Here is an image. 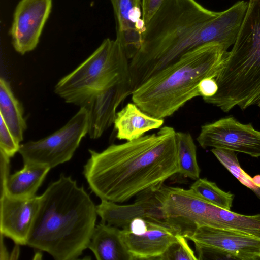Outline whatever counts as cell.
Listing matches in <instances>:
<instances>
[{"label": "cell", "instance_id": "30bf717a", "mask_svg": "<svg viewBox=\"0 0 260 260\" xmlns=\"http://www.w3.org/2000/svg\"><path fill=\"white\" fill-rule=\"evenodd\" d=\"M51 8L52 0H21L18 3L10 29L16 52L23 55L36 48Z\"/></svg>", "mask_w": 260, "mask_h": 260}, {"label": "cell", "instance_id": "8992f818", "mask_svg": "<svg viewBox=\"0 0 260 260\" xmlns=\"http://www.w3.org/2000/svg\"><path fill=\"white\" fill-rule=\"evenodd\" d=\"M239 93L260 100V0H249L236 40L220 71Z\"/></svg>", "mask_w": 260, "mask_h": 260}, {"label": "cell", "instance_id": "603a6c76", "mask_svg": "<svg viewBox=\"0 0 260 260\" xmlns=\"http://www.w3.org/2000/svg\"><path fill=\"white\" fill-rule=\"evenodd\" d=\"M211 151L218 161L241 184L250 189L255 186L252 178L241 168L235 151L222 148H212Z\"/></svg>", "mask_w": 260, "mask_h": 260}, {"label": "cell", "instance_id": "ffe728a7", "mask_svg": "<svg viewBox=\"0 0 260 260\" xmlns=\"http://www.w3.org/2000/svg\"><path fill=\"white\" fill-rule=\"evenodd\" d=\"M208 226L233 230L260 237V214L245 215L213 205Z\"/></svg>", "mask_w": 260, "mask_h": 260}, {"label": "cell", "instance_id": "2e32d148", "mask_svg": "<svg viewBox=\"0 0 260 260\" xmlns=\"http://www.w3.org/2000/svg\"><path fill=\"white\" fill-rule=\"evenodd\" d=\"M164 122L163 119L146 114L133 103H128L117 112L113 124L116 138L129 141L140 138L148 131L161 127Z\"/></svg>", "mask_w": 260, "mask_h": 260}, {"label": "cell", "instance_id": "7402d4cb", "mask_svg": "<svg viewBox=\"0 0 260 260\" xmlns=\"http://www.w3.org/2000/svg\"><path fill=\"white\" fill-rule=\"evenodd\" d=\"M190 189L201 198L221 208L231 210L234 194L219 188L215 182L206 178H199L191 185Z\"/></svg>", "mask_w": 260, "mask_h": 260}, {"label": "cell", "instance_id": "6da1fadb", "mask_svg": "<svg viewBox=\"0 0 260 260\" xmlns=\"http://www.w3.org/2000/svg\"><path fill=\"white\" fill-rule=\"evenodd\" d=\"M248 2L238 1L222 12L196 0H166L146 25L141 46L129 61L133 93L150 77L203 45L234 44Z\"/></svg>", "mask_w": 260, "mask_h": 260}, {"label": "cell", "instance_id": "44dd1931", "mask_svg": "<svg viewBox=\"0 0 260 260\" xmlns=\"http://www.w3.org/2000/svg\"><path fill=\"white\" fill-rule=\"evenodd\" d=\"M178 173L184 177L197 180L200 169L197 161V148L189 133L176 132Z\"/></svg>", "mask_w": 260, "mask_h": 260}, {"label": "cell", "instance_id": "484cf974", "mask_svg": "<svg viewBox=\"0 0 260 260\" xmlns=\"http://www.w3.org/2000/svg\"><path fill=\"white\" fill-rule=\"evenodd\" d=\"M166 0H141L142 18L146 25Z\"/></svg>", "mask_w": 260, "mask_h": 260}, {"label": "cell", "instance_id": "8fae6325", "mask_svg": "<svg viewBox=\"0 0 260 260\" xmlns=\"http://www.w3.org/2000/svg\"><path fill=\"white\" fill-rule=\"evenodd\" d=\"M147 228L139 234L125 229L122 235L132 260L158 259L181 234L175 226L164 219L146 218Z\"/></svg>", "mask_w": 260, "mask_h": 260}, {"label": "cell", "instance_id": "d6986e66", "mask_svg": "<svg viewBox=\"0 0 260 260\" xmlns=\"http://www.w3.org/2000/svg\"><path fill=\"white\" fill-rule=\"evenodd\" d=\"M0 117L15 139L20 143L22 141L27 128L23 109L9 83L2 77L0 79Z\"/></svg>", "mask_w": 260, "mask_h": 260}, {"label": "cell", "instance_id": "ba28073f", "mask_svg": "<svg viewBox=\"0 0 260 260\" xmlns=\"http://www.w3.org/2000/svg\"><path fill=\"white\" fill-rule=\"evenodd\" d=\"M185 237L194 242L198 259L260 260V237L208 226Z\"/></svg>", "mask_w": 260, "mask_h": 260}, {"label": "cell", "instance_id": "7c38bea8", "mask_svg": "<svg viewBox=\"0 0 260 260\" xmlns=\"http://www.w3.org/2000/svg\"><path fill=\"white\" fill-rule=\"evenodd\" d=\"M131 95V83L124 82L100 90L84 102L81 107L89 113L88 134L91 139L100 138L114 123L117 107Z\"/></svg>", "mask_w": 260, "mask_h": 260}, {"label": "cell", "instance_id": "83f0119b", "mask_svg": "<svg viewBox=\"0 0 260 260\" xmlns=\"http://www.w3.org/2000/svg\"><path fill=\"white\" fill-rule=\"evenodd\" d=\"M199 91L202 98H209L217 92L218 87L213 77H208L203 79L199 84Z\"/></svg>", "mask_w": 260, "mask_h": 260}, {"label": "cell", "instance_id": "4fadbf2b", "mask_svg": "<svg viewBox=\"0 0 260 260\" xmlns=\"http://www.w3.org/2000/svg\"><path fill=\"white\" fill-rule=\"evenodd\" d=\"M159 188L140 193L132 204L119 205L101 200L100 204L96 206L101 222L123 229L137 218L164 219L160 202L157 196Z\"/></svg>", "mask_w": 260, "mask_h": 260}, {"label": "cell", "instance_id": "4dcf8cb0", "mask_svg": "<svg viewBox=\"0 0 260 260\" xmlns=\"http://www.w3.org/2000/svg\"><path fill=\"white\" fill-rule=\"evenodd\" d=\"M260 199V187L255 186L251 189Z\"/></svg>", "mask_w": 260, "mask_h": 260}, {"label": "cell", "instance_id": "cb8c5ba5", "mask_svg": "<svg viewBox=\"0 0 260 260\" xmlns=\"http://www.w3.org/2000/svg\"><path fill=\"white\" fill-rule=\"evenodd\" d=\"M186 238L179 234L159 260H197L198 257L190 247Z\"/></svg>", "mask_w": 260, "mask_h": 260}, {"label": "cell", "instance_id": "5b68a950", "mask_svg": "<svg viewBox=\"0 0 260 260\" xmlns=\"http://www.w3.org/2000/svg\"><path fill=\"white\" fill-rule=\"evenodd\" d=\"M128 60L117 40L106 39L86 59L60 79L54 92L66 103L80 107L100 90L121 83H131Z\"/></svg>", "mask_w": 260, "mask_h": 260}, {"label": "cell", "instance_id": "9c48e42d", "mask_svg": "<svg viewBox=\"0 0 260 260\" xmlns=\"http://www.w3.org/2000/svg\"><path fill=\"white\" fill-rule=\"evenodd\" d=\"M197 140L204 149H225L260 157V131L232 116L202 125Z\"/></svg>", "mask_w": 260, "mask_h": 260}, {"label": "cell", "instance_id": "d4e9b609", "mask_svg": "<svg viewBox=\"0 0 260 260\" xmlns=\"http://www.w3.org/2000/svg\"><path fill=\"white\" fill-rule=\"evenodd\" d=\"M0 151L9 157H13L19 151L20 144L0 117Z\"/></svg>", "mask_w": 260, "mask_h": 260}, {"label": "cell", "instance_id": "3957f363", "mask_svg": "<svg viewBox=\"0 0 260 260\" xmlns=\"http://www.w3.org/2000/svg\"><path fill=\"white\" fill-rule=\"evenodd\" d=\"M96 206L83 186L61 174L39 196V203L26 245L56 260L81 255L95 226Z\"/></svg>", "mask_w": 260, "mask_h": 260}, {"label": "cell", "instance_id": "9a60e30c", "mask_svg": "<svg viewBox=\"0 0 260 260\" xmlns=\"http://www.w3.org/2000/svg\"><path fill=\"white\" fill-rule=\"evenodd\" d=\"M116 22V40L131 60L141 46L146 25L142 18L141 0H110Z\"/></svg>", "mask_w": 260, "mask_h": 260}, {"label": "cell", "instance_id": "7a4b0ae2", "mask_svg": "<svg viewBox=\"0 0 260 260\" xmlns=\"http://www.w3.org/2000/svg\"><path fill=\"white\" fill-rule=\"evenodd\" d=\"M89 152L83 173L91 191L101 200L123 203L160 187L179 172L176 132L170 126L112 144L100 152Z\"/></svg>", "mask_w": 260, "mask_h": 260}, {"label": "cell", "instance_id": "f546056e", "mask_svg": "<svg viewBox=\"0 0 260 260\" xmlns=\"http://www.w3.org/2000/svg\"><path fill=\"white\" fill-rule=\"evenodd\" d=\"M252 180L255 186L260 187V175L255 176L252 178Z\"/></svg>", "mask_w": 260, "mask_h": 260}, {"label": "cell", "instance_id": "277c9868", "mask_svg": "<svg viewBox=\"0 0 260 260\" xmlns=\"http://www.w3.org/2000/svg\"><path fill=\"white\" fill-rule=\"evenodd\" d=\"M221 44L211 43L184 54L150 77L132 94L142 111L163 119L174 114L188 101L200 96L199 84L215 78L227 53Z\"/></svg>", "mask_w": 260, "mask_h": 260}, {"label": "cell", "instance_id": "5bb4252c", "mask_svg": "<svg viewBox=\"0 0 260 260\" xmlns=\"http://www.w3.org/2000/svg\"><path fill=\"white\" fill-rule=\"evenodd\" d=\"M0 232L16 245H26L36 214L39 196L17 199L6 194L0 197Z\"/></svg>", "mask_w": 260, "mask_h": 260}, {"label": "cell", "instance_id": "52a82bcc", "mask_svg": "<svg viewBox=\"0 0 260 260\" xmlns=\"http://www.w3.org/2000/svg\"><path fill=\"white\" fill-rule=\"evenodd\" d=\"M88 129V111L81 107L62 127L44 138L20 144L18 152L24 164L51 169L72 158Z\"/></svg>", "mask_w": 260, "mask_h": 260}, {"label": "cell", "instance_id": "4316f807", "mask_svg": "<svg viewBox=\"0 0 260 260\" xmlns=\"http://www.w3.org/2000/svg\"><path fill=\"white\" fill-rule=\"evenodd\" d=\"M10 158L0 151V197L5 192L6 183L10 176Z\"/></svg>", "mask_w": 260, "mask_h": 260}, {"label": "cell", "instance_id": "f1b7e54d", "mask_svg": "<svg viewBox=\"0 0 260 260\" xmlns=\"http://www.w3.org/2000/svg\"><path fill=\"white\" fill-rule=\"evenodd\" d=\"M4 236L1 234V259H7L8 257V253L6 250V247L4 244V241L3 240Z\"/></svg>", "mask_w": 260, "mask_h": 260}, {"label": "cell", "instance_id": "e0dca14e", "mask_svg": "<svg viewBox=\"0 0 260 260\" xmlns=\"http://www.w3.org/2000/svg\"><path fill=\"white\" fill-rule=\"evenodd\" d=\"M88 248L98 260H132L121 230L108 224L95 225Z\"/></svg>", "mask_w": 260, "mask_h": 260}, {"label": "cell", "instance_id": "ac0fdd59", "mask_svg": "<svg viewBox=\"0 0 260 260\" xmlns=\"http://www.w3.org/2000/svg\"><path fill=\"white\" fill-rule=\"evenodd\" d=\"M50 169L42 165L24 164L22 169L10 175L4 194L17 199H28L36 196Z\"/></svg>", "mask_w": 260, "mask_h": 260}]
</instances>
